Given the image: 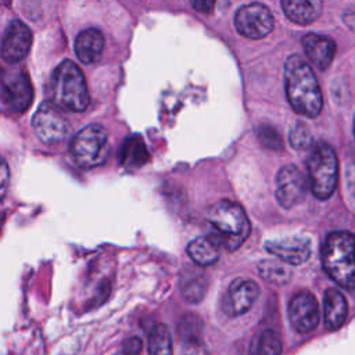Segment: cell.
<instances>
[{"label":"cell","instance_id":"obj_1","mask_svg":"<svg viewBox=\"0 0 355 355\" xmlns=\"http://www.w3.org/2000/svg\"><path fill=\"white\" fill-rule=\"evenodd\" d=\"M286 96L293 110L304 116L315 118L323 107L319 82L309 64L294 54L284 64Z\"/></svg>","mask_w":355,"mask_h":355},{"label":"cell","instance_id":"obj_2","mask_svg":"<svg viewBox=\"0 0 355 355\" xmlns=\"http://www.w3.org/2000/svg\"><path fill=\"white\" fill-rule=\"evenodd\" d=\"M322 263L326 273L341 287L355 288V236L333 232L322 245Z\"/></svg>","mask_w":355,"mask_h":355},{"label":"cell","instance_id":"obj_3","mask_svg":"<svg viewBox=\"0 0 355 355\" xmlns=\"http://www.w3.org/2000/svg\"><path fill=\"white\" fill-rule=\"evenodd\" d=\"M50 94L57 107L73 112L85 111L90 101L85 75L71 60H64L53 71Z\"/></svg>","mask_w":355,"mask_h":355},{"label":"cell","instance_id":"obj_4","mask_svg":"<svg viewBox=\"0 0 355 355\" xmlns=\"http://www.w3.org/2000/svg\"><path fill=\"white\" fill-rule=\"evenodd\" d=\"M207 220L214 234L227 250H237L248 237L251 225L243 207L230 200H220L207 209Z\"/></svg>","mask_w":355,"mask_h":355},{"label":"cell","instance_id":"obj_5","mask_svg":"<svg viewBox=\"0 0 355 355\" xmlns=\"http://www.w3.org/2000/svg\"><path fill=\"white\" fill-rule=\"evenodd\" d=\"M306 168L312 193L319 200H327L334 193L338 180V161L334 150L326 143L313 146Z\"/></svg>","mask_w":355,"mask_h":355},{"label":"cell","instance_id":"obj_6","mask_svg":"<svg viewBox=\"0 0 355 355\" xmlns=\"http://www.w3.org/2000/svg\"><path fill=\"white\" fill-rule=\"evenodd\" d=\"M108 151V133L97 123L80 129L71 141V154L75 162L85 169L101 165L105 161Z\"/></svg>","mask_w":355,"mask_h":355},{"label":"cell","instance_id":"obj_7","mask_svg":"<svg viewBox=\"0 0 355 355\" xmlns=\"http://www.w3.org/2000/svg\"><path fill=\"white\" fill-rule=\"evenodd\" d=\"M32 126L36 136L46 144H57L69 133V122L61 108L53 101H43L33 118Z\"/></svg>","mask_w":355,"mask_h":355},{"label":"cell","instance_id":"obj_8","mask_svg":"<svg viewBox=\"0 0 355 355\" xmlns=\"http://www.w3.org/2000/svg\"><path fill=\"white\" fill-rule=\"evenodd\" d=\"M237 32L248 39H262L268 36L273 26V15L262 3H250L240 7L234 15Z\"/></svg>","mask_w":355,"mask_h":355},{"label":"cell","instance_id":"obj_9","mask_svg":"<svg viewBox=\"0 0 355 355\" xmlns=\"http://www.w3.org/2000/svg\"><path fill=\"white\" fill-rule=\"evenodd\" d=\"M3 105L8 111L24 112L32 103L33 89L28 73L22 69H12L3 73L1 83Z\"/></svg>","mask_w":355,"mask_h":355},{"label":"cell","instance_id":"obj_10","mask_svg":"<svg viewBox=\"0 0 355 355\" xmlns=\"http://www.w3.org/2000/svg\"><path fill=\"white\" fill-rule=\"evenodd\" d=\"M306 179L294 165H284L276 176V198L283 208H293L306 196Z\"/></svg>","mask_w":355,"mask_h":355},{"label":"cell","instance_id":"obj_11","mask_svg":"<svg viewBox=\"0 0 355 355\" xmlns=\"http://www.w3.org/2000/svg\"><path fill=\"white\" fill-rule=\"evenodd\" d=\"M288 318L291 326L298 333H309L315 330L320 319L319 304L315 295L306 290L294 294L288 304Z\"/></svg>","mask_w":355,"mask_h":355},{"label":"cell","instance_id":"obj_12","mask_svg":"<svg viewBox=\"0 0 355 355\" xmlns=\"http://www.w3.org/2000/svg\"><path fill=\"white\" fill-rule=\"evenodd\" d=\"M32 46V32L21 21H11L3 36L1 55L7 62H18L29 53Z\"/></svg>","mask_w":355,"mask_h":355},{"label":"cell","instance_id":"obj_13","mask_svg":"<svg viewBox=\"0 0 355 355\" xmlns=\"http://www.w3.org/2000/svg\"><path fill=\"white\" fill-rule=\"evenodd\" d=\"M259 295V287L254 280L236 279L230 283L227 293L222 301L223 309L232 316L245 313Z\"/></svg>","mask_w":355,"mask_h":355},{"label":"cell","instance_id":"obj_14","mask_svg":"<svg viewBox=\"0 0 355 355\" xmlns=\"http://www.w3.org/2000/svg\"><path fill=\"white\" fill-rule=\"evenodd\" d=\"M265 248L288 265H300L308 261L311 255V243L301 236H290L265 243Z\"/></svg>","mask_w":355,"mask_h":355},{"label":"cell","instance_id":"obj_15","mask_svg":"<svg viewBox=\"0 0 355 355\" xmlns=\"http://www.w3.org/2000/svg\"><path fill=\"white\" fill-rule=\"evenodd\" d=\"M302 47L309 61L322 71L329 68L336 54L334 40L318 33L305 35L302 37Z\"/></svg>","mask_w":355,"mask_h":355},{"label":"cell","instance_id":"obj_16","mask_svg":"<svg viewBox=\"0 0 355 355\" xmlns=\"http://www.w3.org/2000/svg\"><path fill=\"white\" fill-rule=\"evenodd\" d=\"M222 247L223 245L220 240L214 233H211L190 241L187 245V254L197 265L208 266L218 261Z\"/></svg>","mask_w":355,"mask_h":355},{"label":"cell","instance_id":"obj_17","mask_svg":"<svg viewBox=\"0 0 355 355\" xmlns=\"http://www.w3.org/2000/svg\"><path fill=\"white\" fill-rule=\"evenodd\" d=\"M104 49V36L96 28L82 31L75 40V53L83 64L96 62Z\"/></svg>","mask_w":355,"mask_h":355},{"label":"cell","instance_id":"obj_18","mask_svg":"<svg viewBox=\"0 0 355 355\" xmlns=\"http://www.w3.org/2000/svg\"><path fill=\"white\" fill-rule=\"evenodd\" d=\"M348 315V304L341 291L337 288H329L323 298V316L324 324L329 330L341 327Z\"/></svg>","mask_w":355,"mask_h":355},{"label":"cell","instance_id":"obj_19","mask_svg":"<svg viewBox=\"0 0 355 355\" xmlns=\"http://www.w3.org/2000/svg\"><path fill=\"white\" fill-rule=\"evenodd\" d=\"M282 7L290 21L306 25L319 18L323 4L319 0H283Z\"/></svg>","mask_w":355,"mask_h":355},{"label":"cell","instance_id":"obj_20","mask_svg":"<svg viewBox=\"0 0 355 355\" xmlns=\"http://www.w3.org/2000/svg\"><path fill=\"white\" fill-rule=\"evenodd\" d=\"M208 287V279L207 276L196 269H189L186 270L179 283L180 294L187 302H200L207 291Z\"/></svg>","mask_w":355,"mask_h":355},{"label":"cell","instance_id":"obj_21","mask_svg":"<svg viewBox=\"0 0 355 355\" xmlns=\"http://www.w3.org/2000/svg\"><path fill=\"white\" fill-rule=\"evenodd\" d=\"M178 334L182 345L204 343V323L196 313H186L178 322Z\"/></svg>","mask_w":355,"mask_h":355},{"label":"cell","instance_id":"obj_22","mask_svg":"<svg viewBox=\"0 0 355 355\" xmlns=\"http://www.w3.org/2000/svg\"><path fill=\"white\" fill-rule=\"evenodd\" d=\"M250 355H280L282 341L273 330H262L254 336L250 344Z\"/></svg>","mask_w":355,"mask_h":355},{"label":"cell","instance_id":"obj_23","mask_svg":"<svg viewBox=\"0 0 355 355\" xmlns=\"http://www.w3.org/2000/svg\"><path fill=\"white\" fill-rule=\"evenodd\" d=\"M148 354L150 355H173L171 333L165 324L157 323L148 331Z\"/></svg>","mask_w":355,"mask_h":355},{"label":"cell","instance_id":"obj_24","mask_svg":"<svg viewBox=\"0 0 355 355\" xmlns=\"http://www.w3.org/2000/svg\"><path fill=\"white\" fill-rule=\"evenodd\" d=\"M258 272L261 277L272 284H286L291 277V270L280 261L265 259L258 265Z\"/></svg>","mask_w":355,"mask_h":355},{"label":"cell","instance_id":"obj_25","mask_svg":"<svg viewBox=\"0 0 355 355\" xmlns=\"http://www.w3.org/2000/svg\"><path fill=\"white\" fill-rule=\"evenodd\" d=\"M147 161V151L139 137H130L121 151V162L125 165H141Z\"/></svg>","mask_w":355,"mask_h":355},{"label":"cell","instance_id":"obj_26","mask_svg":"<svg viewBox=\"0 0 355 355\" xmlns=\"http://www.w3.org/2000/svg\"><path fill=\"white\" fill-rule=\"evenodd\" d=\"M258 140L261 144L269 150H282L283 148V140L280 133L272 128V126H261L257 132Z\"/></svg>","mask_w":355,"mask_h":355},{"label":"cell","instance_id":"obj_27","mask_svg":"<svg viewBox=\"0 0 355 355\" xmlns=\"http://www.w3.org/2000/svg\"><path fill=\"white\" fill-rule=\"evenodd\" d=\"M290 143L297 150H305V148L311 147L312 137H311V133L306 129V126H304L301 123L295 125V128H293V130L290 133Z\"/></svg>","mask_w":355,"mask_h":355},{"label":"cell","instance_id":"obj_28","mask_svg":"<svg viewBox=\"0 0 355 355\" xmlns=\"http://www.w3.org/2000/svg\"><path fill=\"white\" fill-rule=\"evenodd\" d=\"M143 349V343L137 337H129L122 344V352L125 355H139Z\"/></svg>","mask_w":355,"mask_h":355},{"label":"cell","instance_id":"obj_29","mask_svg":"<svg viewBox=\"0 0 355 355\" xmlns=\"http://www.w3.org/2000/svg\"><path fill=\"white\" fill-rule=\"evenodd\" d=\"M182 355H209V351L205 343L182 345Z\"/></svg>","mask_w":355,"mask_h":355},{"label":"cell","instance_id":"obj_30","mask_svg":"<svg viewBox=\"0 0 355 355\" xmlns=\"http://www.w3.org/2000/svg\"><path fill=\"white\" fill-rule=\"evenodd\" d=\"M191 6L200 11V12H211L215 3L214 1H205V0H201V1H191Z\"/></svg>","mask_w":355,"mask_h":355},{"label":"cell","instance_id":"obj_31","mask_svg":"<svg viewBox=\"0 0 355 355\" xmlns=\"http://www.w3.org/2000/svg\"><path fill=\"white\" fill-rule=\"evenodd\" d=\"M7 182H8V168H7L6 159H3V166H1V197H4V194H6Z\"/></svg>","mask_w":355,"mask_h":355},{"label":"cell","instance_id":"obj_32","mask_svg":"<svg viewBox=\"0 0 355 355\" xmlns=\"http://www.w3.org/2000/svg\"><path fill=\"white\" fill-rule=\"evenodd\" d=\"M354 137H355V119H354Z\"/></svg>","mask_w":355,"mask_h":355},{"label":"cell","instance_id":"obj_33","mask_svg":"<svg viewBox=\"0 0 355 355\" xmlns=\"http://www.w3.org/2000/svg\"><path fill=\"white\" fill-rule=\"evenodd\" d=\"M115 355H125L123 352H119V354H115Z\"/></svg>","mask_w":355,"mask_h":355}]
</instances>
